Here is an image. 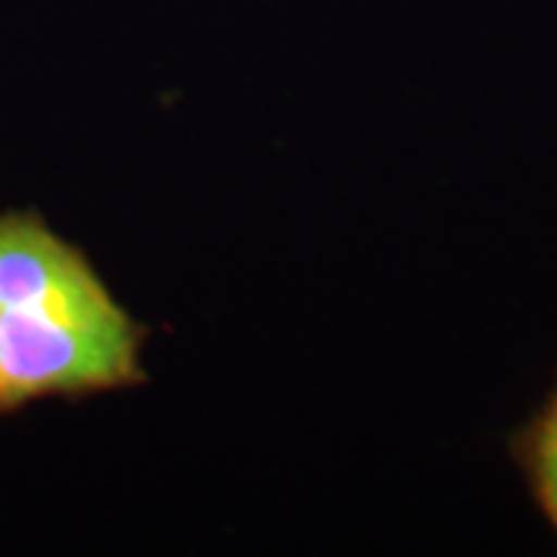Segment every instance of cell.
I'll list each match as a JSON object with an SVG mask.
<instances>
[{
  "label": "cell",
  "instance_id": "cell-1",
  "mask_svg": "<svg viewBox=\"0 0 557 557\" xmlns=\"http://www.w3.org/2000/svg\"><path fill=\"white\" fill-rule=\"evenodd\" d=\"M137 338L87 263L38 223H0V399L134 379Z\"/></svg>",
  "mask_w": 557,
  "mask_h": 557
},
{
  "label": "cell",
  "instance_id": "cell-2",
  "mask_svg": "<svg viewBox=\"0 0 557 557\" xmlns=\"http://www.w3.org/2000/svg\"><path fill=\"white\" fill-rule=\"evenodd\" d=\"M530 471L536 478L539 496L557 523V394L530 437Z\"/></svg>",
  "mask_w": 557,
  "mask_h": 557
}]
</instances>
